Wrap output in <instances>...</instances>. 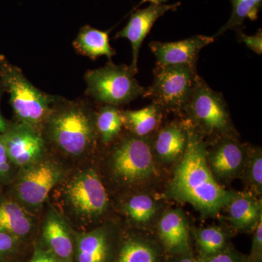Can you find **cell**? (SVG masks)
Listing matches in <instances>:
<instances>
[{
    "label": "cell",
    "instance_id": "obj_1",
    "mask_svg": "<svg viewBox=\"0 0 262 262\" xmlns=\"http://www.w3.org/2000/svg\"><path fill=\"white\" fill-rule=\"evenodd\" d=\"M188 125L187 147L174 170L168 192L173 199L189 203L203 214L216 215L228 205L234 193L217 182L207 160L206 140Z\"/></svg>",
    "mask_w": 262,
    "mask_h": 262
},
{
    "label": "cell",
    "instance_id": "obj_2",
    "mask_svg": "<svg viewBox=\"0 0 262 262\" xmlns=\"http://www.w3.org/2000/svg\"><path fill=\"white\" fill-rule=\"evenodd\" d=\"M95 113L86 101L56 96L42 134L61 152L75 158L83 156L94 149L98 140Z\"/></svg>",
    "mask_w": 262,
    "mask_h": 262
},
{
    "label": "cell",
    "instance_id": "obj_3",
    "mask_svg": "<svg viewBox=\"0 0 262 262\" xmlns=\"http://www.w3.org/2000/svg\"><path fill=\"white\" fill-rule=\"evenodd\" d=\"M0 83L10 96V103L17 121L28 124L42 132L56 96L39 91L19 67L0 55Z\"/></svg>",
    "mask_w": 262,
    "mask_h": 262
},
{
    "label": "cell",
    "instance_id": "obj_4",
    "mask_svg": "<svg viewBox=\"0 0 262 262\" xmlns=\"http://www.w3.org/2000/svg\"><path fill=\"white\" fill-rule=\"evenodd\" d=\"M206 140L226 135H235L228 106L223 95L208 85L198 75L181 113Z\"/></svg>",
    "mask_w": 262,
    "mask_h": 262
},
{
    "label": "cell",
    "instance_id": "obj_5",
    "mask_svg": "<svg viewBox=\"0 0 262 262\" xmlns=\"http://www.w3.org/2000/svg\"><path fill=\"white\" fill-rule=\"evenodd\" d=\"M136 75L130 66L116 65L110 61L104 67L84 74L87 84L84 94L101 104L120 107L145 93Z\"/></svg>",
    "mask_w": 262,
    "mask_h": 262
},
{
    "label": "cell",
    "instance_id": "obj_6",
    "mask_svg": "<svg viewBox=\"0 0 262 262\" xmlns=\"http://www.w3.org/2000/svg\"><path fill=\"white\" fill-rule=\"evenodd\" d=\"M110 152L114 177L122 184H140L149 180L156 170L151 136L139 137L129 133L117 138Z\"/></svg>",
    "mask_w": 262,
    "mask_h": 262
},
{
    "label": "cell",
    "instance_id": "obj_7",
    "mask_svg": "<svg viewBox=\"0 0 262 262\" xmlns=\"http://www.w3.org/2000/svg\"><path fill=\"white\" fill-rule=\"evenodd\" d=\"M154 80L142 97L151 99L164 112L180 114L198 77L196 68L186 65H157Z\"/></svg>",
    "mask_w": 262,
    "mask_h": 262
},
{
    "label": "cell",
    "instance_id": "obj_8",
    "mask_svg": "<svg viewBox=\"0 0 262 262\" xmlns=\"http://www.w3.org/2000/svg\"><path fill=\"white\" fill-rule=\"evenodd\" d=\"M63 176V168L58 162L43 158L37 163L19 169L13 181L12 198L27 211L37 210L44 204Z\"/></svg>",
    "mask_w": 262,
    "mask_h": 262
},
{
    "label": "cell",
    "instance_id": "obj_9",
    "mask_svg": "<svg viewBox=\"0 0 262 262\" xmlns=\"http://www.w3.org/2000/svg\"><path fill=\"white\" fill-rule=\"evenodd\" d=\"M63 193L67 206L82 220H96L107 211V192L94 169L76 173L66 186Z\"/></svg>",
    "mask_w": 262,
    "mask_h": 262
},
{
    "label": "cell",
    "instance_id": "obj_10",
    "mask_svg": "<svg viewBox=\"0 0 262 262\" xmlns=\"http://www.w3.org/2000/svg\"><path fill=\"white\" fill-rule=\"evenodd\" d=\"M7 154L15 168L21 169L37 163L46 154L42 133L32 125L17 121L9 124L0 134Z\"/></svg>",
    "mask_w": 262,
    "mask_h": 262
},
{
    "label": "cell",
    "instance_id": "obj_11",
    "mask_svg": "<svg viewBox=\"0 0 262 262\" xmlns=\"http://www.w3.org/2000/svg\"><path fill=\"white\" fill-rule=\"evenodd\" d=\"M206 146L207 160L215 179L230 180L238 175L247 160L248 149L236 139L226 135L211 139Z\"/></svg>",
    "mask_w": 262,
    "mask_h": 262
},
{
    "label": "cell",
    "instance_id": "obj_12",
    "mask_svg": "<svg viewBox=\"0 0 262 262\" xmlns=\"http://www.w3.org/2000/svg\"><path fill=\"white\" fill-rule=\"evenodd\" d=\"M168 0H152L151 4L144 9L136 10L131 13L127 25L117 32L115 39L125 38L128 39L132 47V62L130 66L136 74L138 70V60L141 45L151 31L158 18L170 10L176 11L181 3L172 5L164 4Z\"/></svg>",
    "mask_w": 262,
    "mask_h": 262
},
{
    "label": "cell",
    "instance_id": "obj_13",
    "mask_svg": "<svg viewBox=\"0 0 262 262\" xmlns=\"http://www.w3.org/2000/svg\"><path fill=\"white\" fill-rule=\"evenodd\" d=\"M214 40L213 37L195 35L177 42L152 41L149 48L156 57L157 65H186L196 68L200 52Z\"/></svg>",
    "mask_w": 262,
    "mask_h": 262
},
{
    "label": "cell",
    "instance_id": "obj_14",
    "mask_svg": "<svg viewBox=\"0 0 262 262\" xmlns=\"http://www.w3.org/2000/svg\"><path fill=\"white\" fill-rule=\"evenodd\" d=\"M42 235L46 248L61 262H72L75 241L72 229L63 215L51 208L43 222Z\"/></svg>",
    "mask_w": 262,
    "mask_h": 262
},
{
    "label": "cell",
    "instance_id": "obj_15",
    "mask_svg": "<svg viewBox=\"0 0 262 262\" xmlns=\"http://www.w3.org/2000/svg\"><path fill=\"white\" fill-rule=\"evenodd\" d=\"M188 129L185 119L174 120L158 129L151 137L155 157L166 163L180 160L187 147Z\"/></svg>",
    "mask_w": 262,
    "mask_h": 262
},
{
    "label": "cell",
    "instance_id": "obj_16",
    "mask_svg": "<svg viewBox=\"0 0 262 262\" xmlns=\"http://www.w3.org/2000/svg\"><path fill=\"white\" fill-rule=\"evenodd\" d=\"M158 233L165 247L175 254L190 251L189 228L185 215L180 209L165 212L158 223Z\"/></svg>",
    "mask_w": 262,
    "mask_h": 262
},
{
    "label": "cell",
    "instance_id": "obj_17",
    "mask_svg": "<svg viewBox=\"0 0 262 262\" xmlns=\"http://www.w3.org/2000/svg\"><path fill=\"white\" fill-rule=\"evenodd\" d=\"M75 256L77 262H108L111 254V239L104 227L75 233Z\"/></svg>",
    "mask_w": 262,
    "mask_h": 262
},
{
    "label": "cell",
    "instance_id": "obj_18",
    "mask_svg": "<svg viewBox=\"0 0 262 262\" xmlns=\"http://www.w3.org/2000/svg\"><path fill=\"white\" fill-rule=\"evenodd\" d=\"M33 227L29 211L13 198L0 196V232L20 239L29 235Z\"/></svg>",
    "mask_w": 262,
    "mask_h": 262
},
{
    "label": "cell",
    "instance_id": "obj_19",
    "mask_svg": "<svg viewBox=\"0 0 262 262\" xmlns=\"http://www.w3.org/2000/svg\"><path fill=\"white\" fill-rule=\"evenodd\" d=\"M111 30L101 31L90 25L84 26L75 38L73 47L78 54L91 59L105 56L112 61L117 53L110 43L108 35Z\"/></svg>",
    "mask_w": 262,
    "mask_h": 262
},
{
    "label": "cell",
    "instance_id": "obj_20",
    "mask_svg": "<svg viewBox=\"0 0 262 262\" xmlns=\"http://www.w3.org/2000/svg\"><path fill=\"white\" fill-rule=\"evenodd\" d=\"M227 207L231 222L239 230L255 227L262 215L261 201L250 193L233 194Z\"/></svg>",
    "mask_w": 262,
    "mask_h": 262
},
{
    "label": "cell",
    "instance_id": "obj_21",
    "mask_svg": "<svg viewBox=\"0 0 262 262\" xmlns=\"http://www.w3.org/2000/svg\"><path fill=\"white\" fill-rule=\"evenodd\" d=\"M163 113L159 106L153 103L141 110H122L124 126L133 135L149 137L159 127Z\"/></svg>",
    "mask_w": 262,
    "mask_h": 262
},
{
    "label": "cell",
    "instance_id": "obj_22",
    "mask_svg": "<svg viewBox=\"0 0 262 262\" xmlns=\"http://www.w3.org/2000/svg\"><path fill=\"white\" fill-rule=\"evenodd\" d=\"M98 139L103 144H112L121 134L124 126L122 110L117 106L103 105L95 113Z\"/></svg>",
    "mask_w": 262,
    "mask_h": 262
},
{
    "label": "cell",
    "instance_id": "obj_23",
    "mask_svg": "<svg viewBox=\"0 0 262 262\" xmlns=\"http://www.w3.org/2000/svg\"><path fill=\"white\" fill-rule=\"evenodd\" d=\"M232 12L228 21L213 36L215 38L231 29L241 28L246 19L254 21L261 9L262 0H231Z\"/></svg>",
    "mask_w": 262,
    "mask_h": 262
},
{
    "label": "cell",
    "instance_id": "obj_24",
    "mask_svg": "<svg viewBox=\"0 0 262 262\" xmlns=\"http://www.w3.org/2000/svg\"><path fill=\"white\" fill-rule=\"evenodd\" d=\"M117 262H158V257L151 245L141 239L132 238L122 244Z\"/></svg>",
    "mask_w": 262,
    "mask_h": 262
},
{
    "label": "cell",
    "instance_id": "obj_25",
    "mask_svg": "<svg viewBox=\"0 0 262 262\" xmlns=\"http://www.w3.org/2000/svg\"><path fill=\"white\" fill-rule=\"evenodd\" d=\"M195 237L201 258L209 257L225 249L227 236L218 227L199 229L196 232Z\"/></svg>",
    "mask_w": 262,
    "mask_h": 262
},
{
    "label": "cell",
    "instance_id": "obj_26",
    "mask_svg": "<svg viewBox=\"0 0 262 262\" xmlns=\"http://www.w3.org/2000/svg\"><path fill=\"white\" fill-rule=\"evenodd\" d=\"M126 214L137 224L150 222L158 211L156 202L146 194H136L129 198L124 206Z\"/></svg>",
    "mask_w": 262,
    "mask_h": 262
},
{
    "label": "cell",
    "instance_id": "obj_27",
    "mask_svg": "<svg viewBox=\"0 0 262 262\" xmlns=\"http://www.w3.org/2000/svg\"><path fill=\"white\" fill-rule=\"evenodd\" d=\"M249 156L248 177L250 182L258 193L261 192L262 188V155L261 149L248 150Z\"/></svg>",
    "mask_w": 262,
    "mask_h": 262
},
{
    "label": "cell",
    "instance_id": "obj_28",
    "mask_svg": "<svg viewBox=\"0 0 262 262\" xmlns=\"http://www.w3.org/2000/svg\"><path fill=\"white\" fill-rule=\"evenodd\" d=\"M15 167L10 161L0 137V187L13 182L15 178Z\"/></svg>",
    "mask_w": 262,
    "mask_h": 262
},
{
    "label": "cell",
    "instance_id": "obj_29",
    "mask_svg": "<svg viewBox=\"0 0 262 262\" xmlns=\"http://www.w3.org/2000/svg\"><path fill=\"white\" fill-rule=\"evenodd\" d=\"M18 241L14 236L0 232V262L5 261L15 252Z\"/></svg>",
    "mask_w": 262,
    "mask_h": 262
},
{
    "label": "cell",
    "instance_id": "obj_30",
    "mask_svg": "<svg viewBox=\"0 0 262 262\" xmlns=\"http://www.w3.org/2000/svg\"><path fill=\"white\" fill-rule=\"evenodd\" d=\"M238 39L241 42H244L248 49L254 52L258 55L262 53V30L258 29L254 35H246L241 30V28L237 29Z\"/></svg>",
    "mask_w": 262,
    "mask_h": 262
},
{
    "label": "cell",
    "instance_id": "obj_31",
    "mask_svg": "<svg viewBox=\"0 0 262 262\" xmlns=\"http://www.w3.org/2000/svg\"><path fill=\"white\" fill-rule=\"evenodd\" d=\"M262 258V215L255 226L250 261L261 262Z\"/></svg>",
    "mask_w": 262,
    "mask_h": 262
},
{
    "label": "cell",
    "instance_id": "obj_32",
    "mask_svg": "<svg viewBox=\"0 0 262 262\" xmlns=\"http://www.w3.org/2000/svg\"><path fill=\"white\" fill-rule=\"evenodd\" d=\"M200 262H245L244 258L234 251L224 250L222 252L209 256L201 258Z\"/></svg>",
    "mask_w": 262,
    "mask_h": 262
},
{
    "label": "cell",
    "instance_id": "obj_33",
    "mask_svg": "<svg viewBox=\"0 0 262 262\" xmlns=\"http://www.w3.org/2000/svg\"><path fill=\"white\" fill-rule=\"evenodd\" d=\"M27 262H61L46 248L37 247Z\"/></svg>",
    "mask_w": 262,
    "mask_h": 262
},
{
    "label": "cell",
    "instance_id": "obj_34",
    "mask_svg": "<svg viewBox=\"0 0 262 262\" xmlns=\"http://www.w3.org/2000/svg\"><path fill=\"white\" fill-rule=\"evenodd\" d=\"M8 125H9V124L7 122L4 117L2 115L1 113H0V134L5 132V130L8 128Z\"/></svg>",
    "mask_w": 262,
    "mask_h": 262
},
{
    "label": "cell",
    "instance_id": "obj_35",
    "mask_svg": "<svg viewBox=\"0 0 262 262\" xmlns=\"http://www.w3.org/2000/svg\"><path fill=\"white\" fill-rule=\"evenodd\" d=\"M177 262H196L192 256L188 254L181 255V257L177 260Z\"/></svg>",
    "mask_w": 262,
    "mask_h": 262
}]
</instances>
